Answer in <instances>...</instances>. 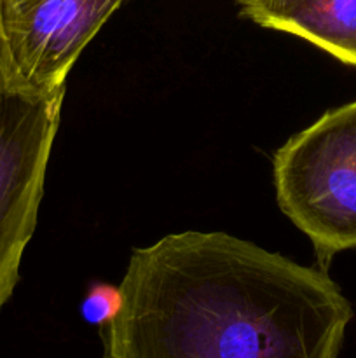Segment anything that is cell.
Returning <instances> with one entry per match:
<instances>
[{
    "instance_id": "obj_5",
    "label": "cell",
    "mask_w": 356,
    "mask_h": 358,
    "mask_svg": "<svg viewBox=\"0 0 356 358\" xmlns=\"http://www.w3.org/2000/svg\"><path fill=\"white\" fill-rule=\"evenodd\" d=\"M264 28L297 35L356 66V0H236Z\"/></svg>"
},
{
    "instance_id": "obj_3",
    "label": "cell",
    "mask_w": 356,
    "mask_h": 358,
    "mask_svg": "<svg viewBox=\"0 0 356 358\" xmlns=\"http://www.w3.org/2000/svg\"><path fill=\"white\" fill-rule=\"evenodd\" d=\"M63 96L21 93L0 66V310L16 289L37 226Z\"/></svg>"
},
{
    "instance_id": "obj_6",
    "label": "cell",
    "mask_w": 356,
    "mask_h": 358,
    "mask_svg": "<svg viewBox=\"0 0 356 358\" xmlns=\"http://www.w3.org/2000/svg\"><path fill=\"white\" fill-rule=\"evenodd\" d=\"M122 304V292L119 287L108 285V283H93L87 290L80 313L82 318L91 325H98L103 329L117 317Z\"/></svg>"
},
{
    "instance_id": "obj_1",
    "label": "cell",
    "mask_w": 356,
    "mask_h": 358,
    "mask_svg": "<svg viewBox=\"0 0 356 358\" xmlns=\"http://www.w3.org/2000/svg\"><path fill=\"white\" fill-rule=\"evenodd\" d=\"M105 358H339L351 304L325 271L225 233L133 250Z\"/></svg>"
},
{
    "instance_id": "obj_4",
    "label": "cell",
    "mask_w": 356,
    "mask_h": 358,
    "mask_svg": "<svg viewBox=\"0 0 356 358\" xmlns=\"http://www.w3.org/2000/svg\"><path fill=\"white\" fill-rule=\"evenodd\" d=\"M126 0H0V66L17 91L65 94L66 76Z\"/></svg>"
},
{
    "instance_id": "obj_2",
    "label": "cell",
    "mask_w": 356,
    "mask_h": 358,
    "mask_svg": "<svg viewBox=\"0 0 356 358\" xmlns=\"http://www.w3.org/2000/svg\"><path fill=\"white\" fill-rule=\"evenodd\" d=\"M272 164L279 208L307 234L320 264L356 248V101L293 135Z\"/></svg>"
}]
</instances>
